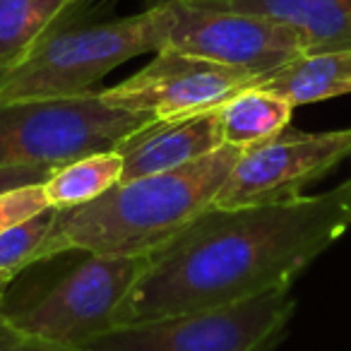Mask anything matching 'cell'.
Masks as SVG:
<instances>
[{
  "instance_id": "10",
  "label": "cell",
  "mask_w": 351,
  "mask_h": 351,
  "mask_svg": "<svg viewBox=\"0 0 351 351\" xmlns=\"http://www.w3.org/2000/svg\"><path fill=\"white\" fill-rule=\"evenodd\" d=\"M219 147H224L219 108L197 116L152 121L116 147L123 159L121 183L181 169Z\"/></svg>"
},
{
  "instance_id": "1",
  "label": "cell",
  "mask_w": 351,
  "mask_h": 351,
  "mask_svg": "<svg viewBox=\"0 0 351 351\" xmlns=\"http://www.w3.org/2000/svg\"><path fill=\"white\" fill-rule=\"evenodd\" d=\"M351 229V178L320 195L197 217L161 250L116 313L113 327L231 306L293 279Z\"/></svg>"
},
{
  "instance_id": "2",
  "label": "cell",
  "mask_w": 351,
  "mask_h": 351,
  "mask_svg": "<svg viewBox=\"0 0 351 351\" xmlns=\"http://www.w3.org/2000/svg\"><path fill=\"white\" fill-rule=\"evenodd\" d=\"M241 152L224 145L181 169L118 183L89 205L56 210L39 263L63 253H156L215 207Z\"/></svg>"
},
{
  "instance_id": "7",
  "label": "cell",
  "mask_w": 351,
  "mask_h": 351,
  "mask_svg": "<svg viewBox=\"0 0 351 351\" xmlns=\"http://www.w3.org/2000/svg\"><path fill=\"white\" fill-rule=\"evenodd\" d=\"M161 49L229 68L263 82L298 56L311 53L306 34L267 17L212 10L188 0H161Z\"/></svg>"
},
{
  "instance_id": "16",
  "label": "cell",
  "mask_w": 351,
  "mask_h": 351,
  "mask_svg": "<svg viewBox=\"0 0 351 351\" xmlns=\"http://www.w3.org/2000/svg\"><path fill=\"white\" fill-rule=\"evenodd\" d=\"M56 219V210L41 212L27 221H20L17 226L0 234V272L17 277L27 267L39 263L41 245L49 236Z\"/></svg>"
},
{
  "instance_id": "15",
  "label": "cell",
  "mask_w": 351,
  "mask_h": 351,
  "mask_svg": "<svg viewBox=\"0 0 351 351\" xmlns=\"http://www.w3.org/2000/svg\"><path fill=\"white\" fill-rule=\"evenodd\" d=\"M82 0H0V63L22 60Z\"/></svg>"
},
{
  "instance_id": "9",
  "label": "cell",
  "mask_w": 351,
  "mask_h": 351,
  "mask_svg": "<svg viewBox=\"0 0 351 351\" xmlns=\"http://www.w3.org/2000/svg\"><path fill=\"white\" fill-rule=\"evenodd\" d=\"M255 84H260V77L248 70L159 51L132 77L101 89L99 94L113 108L171 121L217 111L231 97Z\"/></svg>"
},
{
  "instance_id": "5",
  "label": "cell",
  "mask_w": 351,
  "mask_h": 351,
  "mask_svg": "<svg viewBox=\"0 0 351 351\" xmlns=\"http://www.w3.org/2000/svg\"><path fill=\"white\" fill-rule=\"evenodd\" d=\"M149 255H89L80 258L49 289L20 306L3 308L0 320L27 337L84 349L113 330L116 313Z\"/></svg>"
},
{
  "instance_id": "8",
  "label": "cell",
  "mask_w": 351,
  "mask_h": 351,
  "mask_svg": "<svg viewBox=\"0 0 351 351\" xmlns=\"http://www.w3.org/2000/svg\"><path fill=\"white\" fill-rule=\"evenodd\" d=\"M346 156H351V128L327 132L287 128L282 135L241 152L217 195L215 210L298 200L311 183L320 181Z\"/></svg>"
},
{
  "instance_id": "4",
  "label": "cell",
  "mask_w": 351,
  "mask_h": 351,
  "mask_svg": "<svg viewBox=\"0 0 351 351\" xmlns=\"http://www.w3.org/2000/svg\"><path fill=\"white\" fill-rule=\"evenodd\" d=\"M156 118L108 106L99 92L73 99L0 104V169L63 166L116 149Z\"/></svg>"
},
{
  "instance_id": "3",
  "label": "cell",
  "mask_w": 351,
  "mask_h": 351,
  "mask_svg": "<svg viewBox=\"0 0 351 351\" xmlns=\"http://www.w3.org/2000/svg\"><path fill=\"white\" fill-rule=\"evenodd\" d=\"M159 49V3L121 20L60 22L0 80V104L82 97L118 65Z\"/></svg>"
},
{
  "instance_id": "17",
  "label": "cell",
  "mask_w": 351,
  "mask_h": 351,
  "mask_svg": "<svg viewBox=\"0 0 351 351\" xmlns=\"http://www.w3.org/2000/svg\"><path fill=\"white\" fill-rule=\"evenodd\" d=\"M46 210H51V205L46 200L44 183L20 186L0 193V234H5L8 229L17 226L20 221L32 219V217L41 215Z\"/></svg>"
},
{
  "instance_id": "20",
  "label": "cell",
  "mask_w": 351,
  "mask_h": 351,
  "mask_svg": "<svg viewBox=\"0 0 351 351\" xmlns=\"http://www.w3.org/2000/svg\"><path fill=\"white\" fill-rule=\"evenodd\" d=\"M12 274H5L0 272V311H3V306H5V298H8V287L12 284Z\"/></svg>"
},
{
  "instance_id": "12",
  "label": "cell",
  "mask_w": 351,
  "mask_h": 351,
  "mask_svg": "<svg viewBox=\"0 0 351 351\" xmlns=\"http://www.w3.org/2000/svg\"><path fill=\"white\" fill-rule=\"evenodd\" d=\"M258 87L287 99L293 108L351 94V51L303 53L274 70Z\"/></svg>"
},
{
  "instance_id": "13",
  "label": "cell",
  "mask_w": 351,
  "mask_h": 351,
  "mask_svg": "<svg viewBox=\"0 0 351 351\" xmlns=\"http://www.w3.org/2000/svg\"><path fill=\"white\" fill-rule=\"evenodd\" d=\"M293 106L263 87H248L219 108L224 145L250 149L282 135L291 123Z\"/></svg>"
},
{
  "instance_id": "19",
  "label": "cell",
  "mask_w": 351,
  "mask_h": 351,
  "mask_svg": "<svg viewBox=\"0 0 351 351\" xmlns=\"http://www.w3.org/2000/svg\"><path fill=\"white\" fill-rule=\"evenodd\" d=\"M56 169L53 166H5V169H0V193L12 191V188L20 186L44 183Z\"/></svg>"
},
{
  "instance_id": "14",
  "label": "cell",
  "mask_w": 351,
  "mask_h": 351,
  "mask_svg": "<svg viewBox=\"0 0 351 351\" xmlns=\"http://www.w3.org/2000/svg\"><path fill=\"white\" fill-rule=\"evenodd\" d=\"M123 178V159L116 149L97 152L63 164L44 181L46 200L53 210H75L116 188Z\"/></svg>"
},
{
  "instance_id": "6",
  "label": "cell",
  "mask_w": 351,
  "mask_h": 351,
  "mask_svg": "<svg viewBox=\"0 0 351 351\" xmlns=\"http://www.w3.org/2000/svg\"><path fill=\"white\" fill-rule=\"evenodd\" d=\"M293 308L289 289H277L231 306L113 327L84 351H267L282 337Z\"/></svg>"
},
{
  "instance_id": "18",
  "label": "cell",
  "mask_w": 351,
  "mask_h": 351,
  "mask_svg": "<svg viewBox=\"0 0 351 351\" xmlns=\"http://www.w3.org/2000/svg\"><path fill=\"white\" fill-rule=\"evenodd\" d=\"M0 351H84V349H70L53 341L27 337L22 332H15L0 320Z\"/></svg>"
},
{
  "instance_id": "11",
  "label": "cell",
  "mask_w": 351,
  "mask_h": 351,
  "mask_svg": "<svg viewBox=\"0 0 351 351\" xmlns=\"http://www.w3.org/2000/svg\"><path fill=\"white\" fill-rule=\"evenodd\" d=\"M212 10L243 12L303 32L311 53L351 51V0H188Z\"/></svg>"
},
{
  "instance_id": "21",
  "label": "cell",
  "mask_w": 351,
  "mask_h": 351,
  "mask_svg": "<svg viewBox=\"0 0 351 351\" xmlns=\"http://www.w3.org/2000/svg\"><path fill=\"white\" fill-rule=\"evenodd\" d=\"M10 68H12V65H3V63H0V80L5 77V73H8Z\"/></svg>"
}]
</instances>
